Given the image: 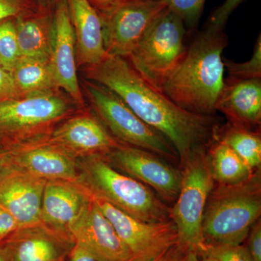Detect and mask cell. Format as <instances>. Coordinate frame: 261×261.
Segmentation results:
<instances>
[{
    "instance_id": "cell-2",
    "label": "cell",
    "mask_w": 261,
    "mask_h": 261,
    "mask_svg": "<svg viewBox=\"0 0 261 261\" xmlns=\"http://www.w3.org/2000/svg\"><path fill=\"white\" fill-rule=\"evenodd\" d=\"M227 44L224 31L206 27L165 82L163 93L190 112L213 115L224 86L222 54Z\"/></svg>"
},
{
    "instance_id": "cell-1",
    "label": "cell",
    "mask_w": 261,
    "mask_h": 261,
    "mask_svg": "<svg viewBox=\"0 0 261 261\" xmlns=\"http://www.w3.org/2000/svg\"><path fill=\"white\" fill-rule=\"evenodd\" d=\"M87 76L114 92L142 121L164 136L181 165L214 141L217 122L212 115L179 107L142 79L125 58L108 55L99 64L87 67Z\"/></svg>"
},
{
    "instance_id": "cell-3",
    "label": "cell",
    "mask_w": 261,
    "mask_h": 261,
    "mask_svg": "<svg viewBox=\"0 0 261 261\" xmlns=\"http://www.w3.org/2000/svg\"><path fill=\"white\" fill-rule=\"evenodd\" d=\"M77 164V181L94 198L106 201L125 214L145 222L171 221V209L145 185L118 171L106 154L79 158Z\"/></svg>"
},
{
    "instance_id": "cell-35",
    "label": "cell",
    "mask_w": 261,
    "mask_h": 261,
    "mask_svg": "<svg viewBox=\"0 0 261 261\" xmlns=\"http://www.w3.org/2000/svg\"><path fill=\"white\" fill-rule=\"evenodd\" d=\"M68 257H69L68 261H97L88 252L75 245Z\"/></svg>"
},
{
    "instance_id": "cell-30",
    "label": "cell",
    "mask_w": 261,
    "mask_h": 261,
    "mask_svg": "<svg viewBox=\"0 0 261 261\" xmlns=\"http://www.w3.org/2000/svg\"><path fill=\"white\" fill-rule=\"evenodd\" d=\"M244 1L245 0H225L222 5L218 7L211 13L207 27L216 30L224 31L229 17Z\"/></svg>"
},
{
    "instance_id": "cell-17",
    "label": "cell",
    "mask_w": 261,
    "mask_h": 261,
    "mask_svg": "<svg viewBox=\"0 0 261 261\" xmlns=\"http://www.w3.org/2000/svg\"><path fill=\"white\" fill-rule=\"evenodd\" d=\"M75 245L97 261H130L132 255L116 230L93 201L70 231Z\"/></svg>"
},
{
    "instance_id": "cell-26",
    "label": "cell",
    "mask_w": 261,
    "mask_h": 261,
    "mask_svg": "<svg viewBox=\"0 0 261 261\" xmlns=\"http://www.w3.org/2000/svg\"><path fill=\"white\" fill-rule=\"evenodd\" d=\"M224 68L228 75L240 80H255L261 79V35L259 34L253 54L249 61L244 63H236L231 60L223 58Z\"/></svg>"
},
{
    "instance_id": "cell-27",
    "label": "cell",
    "mask_w": 261,
    "mask_h": 261,
    "mask_svg": "<svg viewBox=\"0 0 261 261\" xmlns=\"http://www.w3.org/2000/svg\"><path fill=\"white\" fill-rule=\"evenodd\" d=\"M183 20L185 25L195 27L202 15L206 0H156Z\"/></svg>"
},
{
    "instance_id": "cell-39",
    "label": "cell",
    "mask_w": 261,
    "mask_h": 261,
    "mask_svg": "<svg viewBox=\"0 0 261 261\" xmlns=\"http://www.w3.org/2000/svg\"><path fill=\"white\" fill-rule=\"evenodd\" d=\"M0 261H8L3 249L0 247Z\"/></svg>"
},
{
    "instance_id": "cell-8",
    "label": "cell",
    "mask_w": 261,
    "mask_h": 261,
    "mask_svg": "<svg viewBox=\"0 0 261 261\" xmlns=\"http://www.w3.org/2000/svg\"><path fill=\"white\" fill-rule=\"evenodd\" d=\"M86 91L94 111L118 142L170 161L178 154L164 136L139 118L117 94L104 86L87 83Z\"/></svg>"
},
{
    "instance_id": "cell-20",
    "label": "cell",
    "mask_w": 261,
    "mask_h": 261,
    "mask_svg": "<svg viewBox=\"0 0 261 261\" xmlns=\"http://www.w3.org/2000/svg\"><path fill=\"white\" fill-rule=\"evenodd\" d=\"M67 4L74 32L77 65L99 64L108 56L99 13L89 0H67Z\"/></svg>"
},
{
    "instance_id": "cell-21",
    "label": "cell",
    "mask_w": 261,
    "mask_h": 261,
    "mask_svg": "<svg viewBox=\"0 0 261 261\" xmlns=\"http://www.w3.org/2000/svg\"><path fill=\"white\" fill-rule=\"evenodd\" d=\"M53 13L38 10L15 19L20 58L49 61Z\"/></svg>"
},
{
    "instance_id": "cell-19",
    "label": "cell",
    "mask_w": 261,
    "mask_h": 261,
    "mask_svg": "<svg viewBox=\"0 0 261 261\" xmlns=\"http://www.w3.org/2000/svg\"><path fill=\"white\" fill-rule=\"evenodd\" d=\"M229 124L255 132L261 121V79L240 80L228 76L215 106Z\"/></svg>"
},
{
    "instance_id": "cell-13",
    "label": "cell",
    "mask_w": 261,
    "mask_h": 261,
    "mask_svg": "<svg viewBox=\"0 0 261 261\" xmlns=\"http://www.w3.org/2000/svg\"><path fill=\"white\" fill-rule=\"evenodd\" d=\"M47 181L5 162L2 159L0 206L15 218L19 228L42 224L41 208Z\"/></svg>"
},
{
    "instance_id": "cell-10",
    "label": "cell",
    "mask_w": 261,
    "mask_h": 261,
    "mask_svg": "<svg viewBox=\"0 0 261 261\" xmlns=\"http://www.w3.org/2000/svg\"><path fill=\"white\" fill-rule=\"evenodd\" d=\"M118 237L128 247L130 261H152L179 244L172 221L148 223L135 219L106 201L94 198Z\"/></svg>"
},
{
    "instance_id": "cell-31",
    "label": "cell",
    "mask_w": 261,
    "mask_h": 261,
    "mask_svg": "<svg viewBox=\"0 0 261 261\" xmlns=\"http://www.w3.org/2000/svg\"><path fill=\"white\" fill-rule=\"evenodd\" d=\"M20 97L11 73L0 65V102Z\"/></svg>"
},
{
    "instance_id": "cell-40",
    "label": "cell",
    "mask_w": 261,
    "mask_h": 261,
    "mask_svg": "<svg viewBox=\"0 0 261 261\" xmlns=\"http://www.w3.org/2000/svg\"><path fill=\"white\" fill-rule=\"evenodd\" d=\"M202 260L200 261H216L214 258H213V257L207 256V255H202Z\"/></svg>"
},
{
    "instance_id": "cell-24",
    "label": "cell",
    "mask_w": 261,
    "mask_h": 261,
    "mask_svg": "<svg viewBox=\"0 0 261 261\" xmlns=\"http://www.w3.org/2000/svg\"><path fill=\"white\" fill-rule=\"evenodd\" d=\"M224 142L252 168L258 169L261 164V138L257 132L226 125L216 127L214 140Z\"/></svg>"
},
{
    "instance_id": "cell-14",
    "label": "cell",
    "mask_w": 261,
    "mask_h": 261,
    "mask_svg": "<svg viewBox=\"0 0 261 261\" xmlns=\"http://www.w3.org/2000/svg\"><path fill=\"white\" fill-rule=\"evenodd\" d=\"M93 197L78 181L49 180L43 193L41 223L70 236V231L86 214Z\"/></svg>"
},
{
    "instance_id": "cell-36",
    "label": "cell",
    "mask_w": 261,
    "mask_h": 261,
    "mask_svg": "<svg viewBox=\"0 0 261 261\" xmlns=\"http://www.w3.org/2000/svg\"><path fill=\"white\" fill-rule=\"evenodd\" d=\"M59 0H36L38 10L46 13H53Z\"/></svg>"
},
{
    "instance_id": "cell-37",
    "label": "cell",
    "mask_w": 261,
    "mask_h": 261,
    "mask_svg": "<svg viewBox=\"0 0 261 261\" xmlns=\"http://www.w3.org/2000/svg\"><path fill=\"white\" fill-rule=\"evenodd\" d=\"M120 1L121 0H89V3L97 11L108 9Z\"/></svg>"
},
{
    "instance_id": "cell-7",
    "label": "cell",
    "mask_w": 261,
    "mask_h": 261,
    "mask_svg": "<svg viewBox=\"0 0 261 261\" xmlns=\"http://www.w3.org/2000/svg\"><path fill=\"white\" fill-rule=\"evenodd\" d=\"M59 90L0 102V144L3 148L45 137L70 112Z\"/></svg>"
},
{
    "instance_id": "cell-4",
    "label": "cell",
    "mask_w": 261,
    "mask_h": 261,
    "mask_svg": "<svg viewBox=\"0 0 261 261\" xmlns=\"http://www.w3.org/2000/svg\"><path fill=\"white\" fill-rule=\"evenodd\" d=\"M260 173L211 191L202 223L206 245H242L261 214Z\"/></svg>"
},
{
    "instance_id": "cell-18",
    "label": "cell",
    "mask_w": 261,
    "mask_h": 261,
    "mask_svg": "<svg viewBox=\"0 0 261 261\" xmlns=\"http://www.w3.org/2000/svg\"><path fill=\"white\" fill-rule=\"evenodd\" d=\"M49 140L77 159L109 153L121 142L108 133L104 125L90 115L66 120L48 135Z\"/></svg>"
},
{
    "instance_id": "cell-9",
    "label": "cell",
    "mask_w": 261,
    "mask_h": 261,
    "mask_svg": "<svg viewBox=\"0 0 261 261\" xmlns=\"http://www.w3.org/2000/svg\"><path fill=\"white\" fill-rule=\"evenodd\" d=\"M166 6L156 0H121L98 11L108 55L128 58L146 31Z\"/></svg>"
},
{
    "instance_id": "cell-38",
    "label": "cell",
    "mask_w": 261,
    "mask_h": 261,
    "mask_svg": "<svg viewBox=\"0 0 261 261\" xmlns=\"http://www.w3.org/2000/svg\"><path fill=\"white\" fill-rule=\"evenodd\" d=\"M199 254L194 250H187L179 261H200Z\"/></svg>"
},
{
    "instance_id": "cell-11",
    "label": "cell",
    "mask_w": 261,
    "mask_h": 261,
    "mask_svg": "<svg viewBox=\"0 0 261 261\" xmlns=\"http://www.w3.org/2000/svg\"><path fill=\"white\" fill-rule=\"evenodd\" d=\"M0 152L5 162L47 181L78 179V159L51 142L48 135L10 146Z\"/></svg>"
},
{
    "instance_id": "cell-32",
    "label": "cell",
    "mask_w": 261,
    "mask_h": 261,
    "mask_svg": "<svg viewBox=\"0 0 261 261\" xmlns=\"http://www.w3.org/2000/svg\"><path fill=\"white\" fill-rule=\"evenodd\" d=\"M248 251L252 261H261V226L257 221L252 226L248 237Z\"/></svg>"
},
{
    "instance_id": "cell-15",
    "label": "cell",
    "mask_w": 261,
    "mask_h": 261,
    "mask_svg": "<svg viewBox=\"0 0 261 261\" xmlns=\"http://www.w3.org/2000/svg\"><path fill=\"white\" fill-rule=\"evenodd\" d=\"M74 245L71 237L43 224L18 228L0 243L8 261H65Z\"/></svg>"
},
{
    "instance_id": "cell-23",
    "label": "cell",
    "mask_w": 261,
    "mask_h": 261,
    "mask_svg": "<svg viewBox=\"0 0 261 261\" xmlns=\"http://www.w3.org/2000/svg\"><path fill=\"white\" fill-rule=\"evenodd\" d=\"M214 141L208 156L214 181L219 185H235L251 177L253 170L229 146Z\"/></svg>"
},
{
    "instance_id": "cell-29",
    "label": "cell",
    "mask_w": 261,
    "mask_h": 261,
    "mask_svg": "<svg viewBox=\"0 0 261 261\" xmlns=\"http://www.w3.org/2000/svg\"><path fill=\"white\" fill-rule=\"evenodd\" d=\"M37 10L36 0H0V23Z\"/></svg>"
},
{
    "instance_id": "cell-5",
    "label": "cell",
    "mask_w": 261,
    "mask_h": 261,
    "mask_svg": "<svg viewBox=\"0 0 261 261\" xmlns=\"http://www.w3.org/2000/svg\"><path fill=\"white\" fill-rule=\"evenodd\" d=\"M183 20L171 10H163L128 57L130 65L151 86L162 92L187 47Z\"/></svg>"
},
{
    "instance_id": "cell-33",
    "label": "cell",
    "mask_w": 261,
    "mask_h": 261,
    "mask_svg": "<svg viewBox=\"0 0 261 261\" xmlns=\"http://www.w3.org/2000/svg\"><path fill=\"white\" fill-rule=\"evenodd\" d=\"M19 228L16 220L0 206V243Z\"/></svg>"
},
{
    "instance_id": "cell-6",
    "label": "cell",
    "mask_w": 261,
    "mask_h": 261,
    "mask_svg": "<svg viewBox=\"0 0 261 261\" xmlns=\"http://www.w3.org/2000/svg\"><path fill=\"white\" fill-rule=\"evenodd\" d=\"M182 167L181 187L170 218L177 230L180 245L202 255L206 247L202 219L214 182L205 147L194 152Z\"/></svg>"
},
{
    "instance_id": "cell-22",
    "label": "cell",
    "mask_w": 261,
    "mask_h": 261,
    "mask_svg": "<svg viewBox=\"0 0 261 261\" xmlns=\"http://www.w3.org/2000/svg\"><path fill=\"white\" fill-rule=\"evenodd\" d=\"M21 97L59 90L49 61L20 58L11 71Z\"/></svg>"
},
{
    "instance_id": "cell-34",
    "label": "cell",
    "mask_w": 261,
    "mask_h": 261,
    "mask_svg": "<svg viewBox=\"0 0 261 261\" xmlns=\"http://www.w3.org/2000/svg\"><path fill=\"white\" fill-rule=\"evenodd\" d=\"M187 250L180 244H178L166 253L152 261H179Z\"/></svg>"
},
{
    "instance_id": "cell-25",
    "label": "cell",
    "mask_w": 261,
    "mask_h": 261,
    "mask_svg": "<svg viewBox=\"0 0 261 261\" xmlns=\"http://www.w3.org/2000/svg\"><path fill=\"white\" fill-rule=\"evenodd\" d=\"M15 19L0 23V65L11 71L20 59Z\"/></svg>"
},
{
    "instance_id": "cell-16",
    "label": "cell",
    "mask_w": 261,
    "mask_h": 261,
    "mask_svg": "<svg viewBox=\"0 0 261 261\" xmlns=\"http://www.w3.org/2000/svg\"><path fill=\"white\" fill-rule=\"evenodd\" d=\"M53 40L49 58L58 88L64 90L75 104L84 106L77 75L75 39L67 0H59L53 13Z\"/></svg>"
},
{
    "instance_id": "cell-41",
    "label": "cell",
    "mask_w": 261,
    "mask_h": 261,
    "mask_svg": "<svg viewBox=\"0 0 261 261\" xmlns=\"http://www.w3.org/2000/svg\"><path fill=\"white\" fill-rule=\"evenodd\" d=\"M1 161H2L1 152H0V165H1Z\"/></svg>"
},
{
    "instance_id": "cell-12",
    "label": "cell",
    "mask_w": 261,
    "mask_h": 261,
    "mask_svg": "<svg viewBox=\"0 0 261 261\" xmlns=\"http://www.w3.org/2000/svg\"><path fill=\"white\" fill-rule=\"evenodd\" d=\"M112 166L154 189L165 200L174 201L181 187V173L148 151L120 143L106 154Z\"/></svg>"
},
{
    "instance_id": "cell-28",
    "label": "cell",
    "mask_w": 261,
    "mask_h": 261,
    "mask_svg": "<svg viewBox=\"0 0 261 261\" xmlns=\"http://www.w3.org/2000/svg\"><path fill=\"white\" fill-rule=\"evenodd\" d=\"M202 255H207L216 261H252L247 247L242 245H206Z\"/></svg>"
}]
</instances>
